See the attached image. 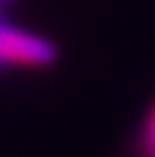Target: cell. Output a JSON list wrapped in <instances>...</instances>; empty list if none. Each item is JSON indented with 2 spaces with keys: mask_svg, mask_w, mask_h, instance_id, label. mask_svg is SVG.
Returning <instances> with one entry per match:
<instances>
[{
  "mask_svg": "<svg viewBox=\"0 0 155 157\" xmlns=\"http://www.w3.org/2000/svg\"><path fill=\"white\" fill-rule=\"evenodd\" d=\"M59 58V46L48 36L0 18V68H48Z\"/></svg>",
  "mask_w": 155,
  "mask_h": 157,
  "instance_id": "cell-1",
  "label": "cell"
},
{
  "mask_svg": "<svg viewBox=\"0 0 155 157\" xmlns=\"http://www.w3.org/2000/svg\"><path fill=\"white\" fill-rule=\"evenodd\" d=\"M130 157H155V99L145 106L140 122L132 132Z\"/></svg>",
  "mask_w": 155,
  "mask_h": 157,
  "instance_id": "cell-2",
  "label": "cell"
},
{
  "mask_svg": "<svg viewBox=\"0 0 155 157\" xmlns=\"http://www.w3.org/2000/svg\"><path fill=\"white\" fill-rule=\"evenodd\" d=\"M0 3H3V0H0Z\"/></svg>",
  "mask_w": 155,
  "mask_h": 157,
  "instance_id": "cell-3",
  "label": "cell"
}]
</instances>
